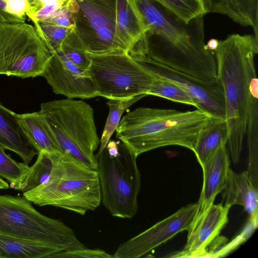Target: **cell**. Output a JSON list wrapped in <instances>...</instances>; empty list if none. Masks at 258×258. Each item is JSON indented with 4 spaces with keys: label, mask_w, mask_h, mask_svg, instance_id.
Returning a JSON list of instances; mask_svg holds the SVG:
<instances>
[{
    "label": "cell",
    "mask_w": 258,
    "mask_h": 258,
    "mask_svg": "<svg viewBox=\"0 0 258 258\" xmlns=\"http://www.w3.org/2000/svg\"><path fill=\"white\" fill-rule=\"evenodd\" d=\"M146 30L133 53L196 78L217 77L216 59L205 43L203 17L186 23L153 0H127Z\"/></svg>",
    "instance_id": "1"
},
{
    "label": "cell",
    "mask_w": 258,
    "mask_h": 258,
    "mask_svg": "<svg viewBox=\"0 0 258 258\" xmlns=\"http://www.w3.org/2000/svg\"><path fill=\"white\" fill-rule=\"evenodd\" d=\"M257 53V37L239 34H230L219 40L213 53L217 77L224 93L228 131L226 147L235 164L240 160L251 101L257 96L258 80L254 60Z\"/></svg>",
    "instance_id": "2"
},
{
    "label": "cell",
    "mask_w": 258,
    "mask_h": 258,
    "mask_svg": "<svg viewBox=\"0 0 258 258\" xmlns=\"http://www.w3.org/2000/svg\"><path fill=\"white\" fill-rule=\"evenodd\" d=\"M210 117L198 109L182 111L141 107L123 116L115 129L116 137L137 157L171 145L194 151L198 135Z\"/></svg>",
    "instance_id": "3"
},
{
    "label": "cell",
    "mask_w": 258,
    "mask_h": 258,
    "mask_svg": "<svg viewBox=\"0 0 258 258\" xmlns=\"http://www.w3.org/2000/svg\"><path fill=\"white\" fill-rule=\"evenodd\" d=\"M23 196L40 206H52L81 215L101 203L97 170L66 153H53V167L47 180Z\"/></svg>",
    "instance_id": "4"
},
{
    "label": "cell",
    "mask_w": 258,
    "mask_h": 258,
    "mask_svg": "<svg viewBox=\"0 0 258 258\" xmlns=\"http://www.w3.org/2000/svg\"><path fill=\"white\" fill-rule=\"evenodd\" d=\"M39 112L62 153L97 170L94 153L100 141L92 107L82 100L68 98L43 103Z\"/></svg>",
    "instance_id": "5"
},
{
    "label": "cell",
    "mask_w": 258,
    "mask_h": 258,
    "mask_svg": "<svg viewBox=\"0 0 258 258\" xmlns=\"http://www.w3.org/2000/svg\"><path fill=\"white\" fill-rule=\"evenodd\" d=\"M97 157L101 203L112 216L132 218L141 187L137 156L120 141L109 140Z\"/></svg>",
    "instance_id": "6"
},
{
    "label": "cell",
    "mask_w": 258,
    "mask_h": 258,
    "mask_svg": "<svg viewBox=\"0 0 258 258\" xmlns=\"http://www.w3.org/2000/svg\"><path fill=\"white\" fill-rule=\"evenodd\" d=\"M0 233L44 243L59 252L87 247L71 228L41 214L24 197L0 195Z\"/></svg>",
    "instance_id": "7"
},
{
    "label": "cell",
    "mask_w": 258,
    "mask_h": 258,
    "mask_svg": "<svg viewBox=\"0 0 258 258\" xmlns=\"http://www.w3.org/2000/svg\"><path fill=\"white\" fill-rule=\"evenodd\" d=\"M88 54L90 63L86 72L99 96L109 100L147 94L156 78L128 53Z\"/></svg>",
    "instance_id": "8"
},
{
    "label": "cell",
    "mask_w": 258,
    "mask_h": 258,
    "mask_svg": "<svg viewBox=\"0 0 258 258\" xmlns=\"http://www.w3.org/2000/svg\"><path fill=\"white\" fill-rule=\"evenodd\" d=\"M117 0H68L74 30L85 50L101 54L127 52L116 23Z\"/></svg>",
    "instance_id": "9"
},
{
    "label": "cell",
    "mask_w": 258,
    "mask_h": 258,
    "mask_svg": "<svg viewBox=\"0 0 258 258\" xmlns=\"http://www.w3.org/2000/svg\"><path fill=\"white\" fill-rule=\"evenodd\" d=\"M51 54L35 26L0 22V75L41 76Z\"/></svg>",
    "instance_id": "10"
},
{
    "label": "cell",
    "mask_w": 258,
    "mask_h": 258,
    "mask_svg": "<svg viewBox=\"0 0 258 258\" xmlns=\"http://www.w3.org/2000/svg\"><path fill=\"white\" fill-rule=\"evenodd\" d=\"M137 61L156 76L170 81L193 100L197 109L210 116L225 119L224 90L220 79L201 80L159 63L144 54L128 53Z\"/></svg>",
    "instance_id": "11"
},
{
    "label": "cell",
    "mask_w": 258,
    "mask_h": 258,
    "mask_svg": "<svg viewBox=\"0 0 258 258\" xmlns=\"http://www.w3.org/2000/svg\"><path fill=\"white\" fill-rule=\"evenodd\" d=\"M197 209V203L183 207L149 229L120 243L114 253L113 258L142 257L178 233L188 231Z\"/></svg>",
    "instance_id": "12"
},
{
    "label": "cell",
    "mask_w": 258,
    "mask_h": 258,
    "mask_svg": "<svg viewBox=\"0 0 258 258\" xmlns=\"http://www.w3.org/2000/svg\"><path fill=\"white\" fill-rule=\"evenodd\" d=\"M41 76L54 93L68 98L99 96L95 83L86 71L76 66L60 50L52 53Z\"/></svg>",
    "instance_id": "13"
},
{
    "label": "cell",
    "mask_w": 258,
    "mask_h": 258,
    "mask_svg": "<svg viewBox=\"0 0 258 258\" xmlns=\"http://www.w3.org/2000/svg\"><path fill=\"white\" fill-rule=\"evenodd\" d=\"M230 207L223 203L212 205L188 230L186 243L182 251L172 257H202L228 221Z\"/></svg>",
    "instance_id": "14"
},
{
    "label": "cell",
    "mask_w": 258,
    "mask_h": 258,
    "mask_svg": "<svg viewBox=\"0 0 258 258\" xmlns=\"http://www.w3.org/2000/svg\"><path fill=\"white\" fill-rule=\"evenodd\" d=\"M201 167L203 171V184L193 222L214 204L216 196L227 184L230 157L226 145H221Z\"/></svg>",
    "instance_id": "15"
},
{
    "label": "cell",
    "mask_w": 258,
    "mask_h": 258,
    "mask_svg": "<svg viewBox=\"0 0 258 258\" xmlns=\"http://www.w3.org/2000/svg\"><path fill=\"white\" fill-rule=\"evenodd\" d=\"M225 205L243 206L254 228L258 224V189L252 184L246 171L236 173L230 168L227 184L223 189Z\"/></svg>",
    "instance_id": "16"
},
{
    "label": "cell",
    "mask_w": 258,
    "mask_h": 258,
    "mask_svg": "<svg viewBox=\"0 0 258 258\" xmlns=\"http://www.w3.org/2000/svg\"><path fill=\"white\" fill-rule=\"evenodd\" d=\"M0 147L16 153L27 165L38 153L23 131L17 114L1 103Z\"/></svg>",
    "instance_id": "17"
},
{
    "label": "cell",
    "mask_w": 258,
    "mask_h": 258,
    "mask_svg": "<svg viewBox=\"0 0 258 258\" xmlns=\"http://www.w3.org/2000/svg\"><path fill=\"white\" fill-rule=\"evenodd\" d=\"M207 13L228 17L243 27H252L257 37L258 0H203Z\"/></svg>",
    "instance_id": "18"
},
{
    "label": "cell",
    "mask_w": 258,
    "mask_h": 258,
    "mask_svg": "<svg viewBox=\"0 0 258 258\" xmlns=\"http://www.w3.org/2000/svg\"><path fill=\"white\" fill-rule=\"evenodd\" d=\"M17 117L26 137L38 153H62L39 111L17 114Z\"/></svg>",
    "instance_id": "19"
},
{
    "label": "cell",
    "mask_w": 258,
    "mask_h": 258,
    "mask_svg": "<svg viewBox=\"0 0 258 258\" xmlns=\"http://www.w3.org/2000/svg\"><path fill=\"white\" fill-rule=\"evenodd\" d=\"M228 137L225 119L210 116L198 135L193 151L201 166L221 145L227 144Z\"/></svg>",
    "instance_id": "20"
},
{
    "label": "cell",
    "mask_w": 258,
    "mask_h": 258,
    "mask_svg": "<svg viewBox=\"0 0 258 258\" xmlns=\"http://www.w3.org/2000/svg\"><path fill=\"white\" fill-rule=\"evenodd\" d=\"M59 252L47 244L0 233V258H47Z\"/></svg>",
    "instance_id": "21"
},
{
    "label": "cell",
    "mask_w": 258,
    "mask_h": 258,
    "mask_svg": "<svg viewBox=\"0 0 258 258\" xmlns=\"http://www.w3.org/2000/svg\"><path fill=\"white\" fill-rule=\"evenodd\" d=\"M116 23L120 36L130 51L143 39L146 31L127 0H117Z\"/></svg>",
    "instance_id": "22"
},
{
    "label": "cell",
    "mask_w": 258,
    "mask_h": 258,
    "mask_svg": "<svg viewBox=\"0 0 258 258\" xmlns=\"http://www.w3.org/2000/svg\"><path fill=\"white\" fill-rule=\"evenodd\" d=\"M147 96L142 94L131 98L109 99L107 103L109 111L100 140L97 156L104 149L119 123L122 114L128 108L142 98Z\"/></svg>",
    "instance_id": "23"
},
{
    "label": "cell",
    "mask_w": 258,
    "mask_h": 258,
    "mask_svg": "<svg viewBox=\"0 0 258 258\" xmlns=\"http://www.w3.org/2000/svg\"><path fill=\"white\" fill-rule=\"evenodd\" d=\"M53 167V153H38L35 163L29 169L19 190L22 192L31 191L44 183L49 177Z\"/></svg>",
    "instance_id": "24"
},
{
    "label": "cell",
    "mask_w": 258,
    "mask_h": 258,
    "mask_svg": "<svg viewBox=\"0 0 258 258\" xmlns=\"http://www.w3.org/2000/svg\"><path fill=\"white\" fill-rule=\"evenodd\" d=\"M187 23L206 14L203 0H153Z\"/></svg>",
    "instance_id": "25"
},
{
    "label": "cell",
    "mask_w": 258,
    "mask_h": 258,
    "mask_svg": "<svg viewBox=\"0 0 258 258\" xmlns=\"http://www.w3.org/2000/svg\"><path fill=\"white\" fill-rule=\"evenodd\" d=\"M147 94L196 107L195 102L182 89L171 81L158 76H156Z\"/></svg>",
    "instance_id": "26"
},
{
    "label": "cell",
    "mask_w": 258,
    "mask_h": 258,
    "mask_svg": "<svg viewBox=\"0 0 258 258\" xmlns=\"http://www.w3.org/2000/svg\"><path fill=\"white\" fill-rule=\"evenodd\" d=\"M29 167L24 162L14 160L0 147V177L8 180L11 188L19 190Z\"/></svg>",
    "instance_id": "27"
},
{
    "label": "cell",
    "mask_w": 258,
    "mask_h": 258,
    "mask_svg": "<svg viewBox=\"0 0 258 258\" xmlns=\"http://www.w3.org/2000/svg\"><path fill=\"white\" fill-rule=\"evenodd\" d=\"M59 50L78 67L84 71L87 70L90 60L74 29L66 37Z\"/></svg>",
    "instance_id": "28"
},
{
    "label": "cell",
    "mask_w": 258,
    "mask_h": 258,
    "mask_svg": "<svg viewBox=\"0 0 258 258\" xmlns=\"http://www.w3.org/2000/svg\"><path fill=\"white\" fill-rule=\"evenodd\" d=\"M34 24L39 35L51 53L60 49L64 39L73 29L44 22H38Z\"/></svg>",
    "instance_id": "29"
},
{
    "label": "cell",
    "mask_w": 258,
    "mask_h": 258,
    "mask_svg": "<svg viewBox=\"0 0 258 258\" xmlns=\"http://www.w3.org/2000/svg\"><path fill=\"white\" fill-rule=\"evenodd\" d=\"M246 134L250 164L257 163L258 157V97L253 98L249 108Z\"/></svg>",
    "instance_id": "30"
},
{
    "label": "cell",
    "mask_w": 258,
    "mask_h": 258,
    "mask_svg": "<svg viewBox=\"0 0 258 258\" xmlns=\"http://www.w3.org/2000/svg\"><path fill=\"white\" fill-rule=\"evenodd\" d=\"M68 0H32L27 14L34 23L43 22L55 14Z\"/></svg>",
    "instance_id": "31"
},
{
    "label": "cell",
    "mask_w": 258,
    "mask_h": 258,
    "mask_svg": "<svg viewBox=\"0 0 258 258\" xmlns=\"http://www.w3.org/2000/svg\"><path fill=\"white\" fill-rule=\"evenodd\" d=\"M47 258H113V255L102 249L85 247L58 252L48 256Z\"/></svg>",
    "instance_id": "32"
},
{
    "label": "cell",
    "mask_w": 258,
    "mask_h": 258,
    "mask_svg": "<svg viewBox=\"0 0 258 258\" xmlns=\"http://www.w3.org/2000/svg\"><path fill=\"white\" fill-rule=\"evenodd\" d=\"M43 22L70 29H74V27L72 14L68 8L67 3L59 11Z\"/></svg>",
    "instance_id": "33"
},
{
    "label": "cell",
    "mask_w": 258,
    "mask_h": 258,
    "mask_svg": "<svg viewBox=\"0 0 258 258\" xmlns=\"http://www.w3.org/2000/svg\"><path fill=\"white\" fill-rule=\"evenodd\" d=\"M7 13L16 18L25 21V16L30 9L28 0H6Z\"/></svg>",
    "instance_id": "34"
},
{
    "label": "cell",
    "mask_w": 258,
    "mask_h": 258,
    "mask_svg": "<svg viewBox=\"0 0 258 258\" xmlns=\"http://www.w3.org/2000/svg\"><path fill=\"white\" fill-rule=\"evenodd\" d=\"M219 44V40L216 39L212 38L210 39L206 45L207 48L211 52L214 51L218 47Z\"/></svg>",
    "instance_id": "35"
},
{
    "label": "cell",
    "mask_w": 258,
    "mask_h": 258,
    "mask_svg": "<svg viewBox=\"0 0 258 258\" xmlns=\"http://www.w3.org/2000/svg\"><path fill=\"white\" fill-rule=\"evenodd\" d=\"M9 188V184L0 177V189H8Z\"/></svg>",
    "instance_id": "36"
},
{
    "label": "cell",
    "mask_w": 258,
    "mask_h": 258,
    "mask_svg": "<svg viewBox=\"0 0 258 258\" xmlns=\"http://www.w3.org/2000/svg\"><path fill=\"white\" fill-rule=\"evenodd\" d=\"M0 22H2V20H1V19H0Z\"/></svg>",
    "instance_id": "37"
}]
</instances>
